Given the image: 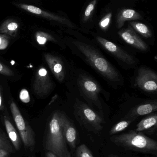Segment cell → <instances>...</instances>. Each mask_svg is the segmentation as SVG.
Listing matches in <instances>:
<instances>
[{
    "label": "cell",
    "mask_w": 157,
    "mask_h": 157,
    "mask_svg": "<svg viewBox=\"0 0 157 157\" xmlns=\"http://www.w3.org/2000/svg\"><path fill=\"white\" fill-rule=\"evenodd\" d=\"M64 44L71 53L80 58L115 89L123 86L124 77L104 56L95 42L84 34L73 29H65Z\"/></svg>",
    "instance_id": "cell-1"
},
{
    "label": "cell",
    "mask_w": 157,
    "mask_h": 157,
    "mask_svg": "<svg viewBox=\"0 0 157 157\" xmlns=\"http://www.w3.org/2000/svg\"><path fill=\"white\" fill-rule=\"evenodd\" d=\"M71 84L75 85L74 87H76L80 95L89 106L96 107L99 111L102 112L101 95L102 94L105 98H108L110 94L93 77L83 70L75 68L71 81Z\"/></svg>",
    "instance_id": "cell-2"
},
{
    "label": "cell",
    "mask_w": 157,
    "mask_h": 157,
    "mask_svg": "<svg viewBox=\"0 0 157 157\" xmlns=\"http://www.w3.org/2000/svg\"><path fill=\"white\" fill-rule=\"evenodd\" d=\"M61 111H55L50 117L45 142L46 150L57 157H73L68 148L63 129V117Z\"/></svg>",
    "instance_id": "cell-3"
},
{
    "label": "cell",
    "mask_w": 157,
    "mask_h": 157,
    "mask_svg": "<svg viewBox=\"0 0 157 157\" xmlns=\"http://www.w3.org/2000/svg\"><path fill=\"white\" fill-rule=\"evenodd\" d=\"M110 140L126 150L157 156V141L141 132L129 130L126 133L112 136Z\"/></svg>",
    "instance_id": "cell-4"
},
{
    "label": "cell",
    "mask_w": 157,
    "mask_h": 157,
    "mask_svg": "<svg viewBox=\"0 0 157 157\" xmlns=\"http://www.w3.org/2000/svg\"><path fill=\"white\" fill-rule=\"evenodd\" d=\"M73 108L75 118L86 130L98 134L103 129L104 120L102 117L86 102L76 98Z\"/></svg>",
    "instance_id": "cell-5"
},
{
    "label": "cell",
    "mask_w": 157,
    "mask_h": 157,
    "mask_svg": "<svg viewBox=\"0 0 157 157\" xmlns=\"http://www.w3.org/2000/svg\"><path fill=\"white\" fill-rule=\"evenodd\" d=\"M90 34L94 39V42L104 50L112 55L124 68L128 69L136 67L139 60L136 57L132 56L113 42L100 36L96 33L91 32Z\"/></svg>",
    "instance_id": "cell-6"
},
{
    "label": "cell",
    "mask_w": 157,
    "mask_h": 157,
    "mask_svg": "<svg viewBox=\"0 0 157 157\" xmlns=\"http://www.w3.org/2000/svg\"><path fill=\"white\" fill-rule=\"evenodd\" d=\"M13 117L25 147L33 149L36 143L35 134L30 125L24 118L17 105L12 101L10 105Z\"/></svg>",
    "instance_id": "cell-7"
},
{
    "label": "cell",
    "mask_w": 157,
    "mask_h": 157,
    "mask_svg": "<svg viewBox=\"0 0 157 157\" xmlns=\"http://www.w3.org/2000/svg\"><path fill=\"white\" fill-rule=\"evenodd\" d=\"M135 86L145 92L157 93V73L147 67L141 66L137 71Z\"/></svg>",
    "instance_id": "cell-8"
},
{
    "label": "cell",
    "mask_w": 157,
    "mask_h": 157,
    "mask_svg": "<svg viewBox=\"0 0 157 157\" xmlns=\"http://www.w3.org/2000/svg\"><path fill=\"white\" fill-rule=\"evenodd\" d=\"M45 58L49 68L59 82L71 81L75 70L73 66L69 67L63 59L57 56L47 54Z\"/></svg>",
    "instance_id": "cell-9"
},
{
    "label": "cell",
    "mask_w": 157,
    "mask_h": 157,
    "mask_svg": "<svg viewBox=\"0 0 157 157\" xmlns=\"http://www.w3.org/2000/svg\"><path fill=\"white\" fill-rule=\"evenodd\" d=\"M117 5L114 3L108 4L102 10L100 16L96 19L94 27L99 33L97 34L100 36L109 33L113 24L115 26V16L118 7L116 8Z\"/></svg>",
    "instance_id": "cell-10"
},
{
    "label": "cell",
    "mask_w": 157,
    "mask_h": 157,
    "mask_svg": "<svg viewBox=\"0 0 157 157\" xmlns=\"http://www.w3.org/2000/svg\"><path fill=\"white\" fill-rule=\"evenodd\" d=\"M98 1L93 0L85 4L80 13L79 27L83 34H90L95 26Z\"/></svg>",
    "instance_id": "cell-11"
},
{
    "label": "cell",
    "mask_w": 157,
    "mask_h": 157,
    "mask_svg": "<svg viewBox=\"0 0 157 157\" xmlns=\"http://www.w3.org/2000/svg\"><path fill=\"white\" fill-rule=\"evenodd\" d=\"M117 35L124 43L138 51L146 52L149 49L147 44L128 25L118 30Z\"/></svg>",
    "instance_id": "cell-12"
},
{
    "label": "cell",
    "mask_w": 157,
    "mask_h": 157,
    "mask_svg": "<svg viewBox=\"0 0 157 157\" xmlns=\"http://www.w3.org/2000/svg\"><path fill=\"white\" fill-rule=\"evenodd\" d=\"M19 6L21 9L27 11L31 13L36 14V15H42L44 17L48 18L49 20L59 23L66 28L73 29V30H77L80 32L81 31L80 27L76 25L73 22L71 21L68 17H62L58 15L51 14V13L43 11L39 8L32 5L21 4L19 5Z\"/></svg>",
    "instance_id": "cell-13"
},
{
    "label": "cell",
    "mask_w": 157,
    "mask_h": 157,
    "mask_svg": "<svg viewBox=\"0 0 157 157\" xmlns=\"http://www.w3.org/2000/svg\"><path fill=\"white\" fill-rule=\"evenodd\" d=\"M144 19L142 14L131 8H120L118 6L115 16V26L119 30L124 26L126 22L141 21Z\"/></svg>",
    "instance_id": "cell-14"
},
{
    "label": "cell",
    "mask_w": 157,
    "mask_h": 157,
    "mask_svg": "<svg viewBox=\"0 0 157 157\" xmlns=\"http://www.w3.org/2000/svg\"><path fill=\"white\" fill-rule=\"evenodd\" d=\"M157 111V100H149L132 108L123 119L134 121L140 117L148 115Z\"/></svg>",
    "instance_id": "cell-15"
},
{
    "label": "cell",
    "mask_w": 157,
    "mask_h": 157,
    "mask_svg": "<svg viewBox=\"0 0 157 157\" xmlns=\"http://www.w3.org/2000/svg\"><path fill=\"white\" fill-rule=\"evenodd\" d=\"M63 129L67 144L69 146L71 151L73 152L76 149L78 143V132L71 120L65 114L63 117Z\"/></svg>",
    "instance_id": "cell-16"
},
{
    "label": "cell",
    "mask_w": 157,
    "mask_h": 157,
    "mask_svg": "<svg viewBox=\"0 0 157 157\" xmlns=\"http://www.w3.org/2000/svg\"><path fill=\"white\" fill-rule=\"evenodd\" d=\"M52 86L47 71L44 68H41L37 73L35 83V91L38 95H45L51 90Z\"/></svg>",
    "instance_id": "cell-17"
},
{
    "label": "cell",
    "mask_w": 157,
    "mask_h": 157,
    "mask_svg": "<svg viewBox=\"0 0 157 157\" xmlns=\"http://www.w3.org/2000/svg\"><path fill=\"white\" fill-rule=\"evenodd\" d=\"M157 129V114L152 113L146 116L137 124L135 131L151 134L154 133Z\"/></svg>",
    "instance_id": "cell-18"
},
{
    "label": "cell",
    "mask_w": 157,
    "mask_h": 157,
    "mask_svg": "<svg viewBox=\"0 0 157 157\" xmlns=\"http://www.w3.org/2000/svg\"><path fill=\"white\" fill-rule=\"evenodd\" d=\"M3 121L6 132L10 140L12 143L14 148L17 150H19L21 147V139L20 135L18 134L17 130L7 116L4 115L3 116Z\"/></svg>",
    "instance_id": "cell-19"
},
{
    "label": "cell",
    "mask_w": 157,
    "mask_h": 157,
    "mask_svg": "<svg viewBox=\"0 0 157 157\" xmlns=\"http://www.w3.org/2000/svg\"><path fill=\"white\" fill-rule=\"evenodd\" d=\"M128 25L137 34L147 39H151L153 37V33L149 26L144 23L139 21L128 22Z\"/></svg>",
    "instance_id": "cell-20"
},
{
    "label": "cell",
    "mask_w": 157,
    "mask_h": 157,
    "mask_svg": "<svg viewBox=\"0 0 157 157\" xmlns=\"http://www.w3.org/2000/svg\"><path fill=\"white\" fill-rule=\"evenodd\" d=\"M133 122L130 120H123L120 121L118 123L112 127L109 132V135L111 136H114L117 133L124 130L128 126Z\"/></svg>",
    "instance_id": "cell-21"
},
{
    "label": "cell",
    "mask_w": 157,
    "mask_h": 157,
    "mask_svg": "<svg viewBox=\"0 0 157 157\" xmlns=\"http://www.w3.org/2000/svg\"><path fill=\"white\" fill-rule=\"evenodd\" d=\"M0 149L11 153L13 152V147L5 133L0 128Z\"/></svg>",
    "instance_id": "cell-22"
},
{
    "label": "cell",
    "mask_w": 157,
    "mask_h": 157,
    "mask_svg": "<svg viewBox=\"0 0 157 157\" xmlns=\"http://www.w3.org/2000/svg\"><path fill=\"white\" fill-rule=\"evenodd\" d=\"M74 157H94L91 151L85 144L78 146L75 150Z\"/></svg>",
    "instance_id": "cell-23"
},
{
    "label": "cell",
    "mask_w": 157,
    "mask_h": 157,
    "mask_svg": "<svg viewBox=\"0 0 157 157\" xmlns=\"http://www.w3.org/2000/svg\"><path fill=\"white\" fill-rule=\"evenodd\" d=\"M55 41V38L46 34L43 33V35H38L36 36V40L38 44L41 45H44L47 42L48 40Z\"/></svg>",
    "instance_id": "cell-24"
},
{
    "label": "cell",
    "mask_w": 157,
    "mask_h": 157,
    "mask_svg": "<svg viewBox=\"0 0 157 157\" xmlns=\"http://www.w3.org/2000/svg\"><path fill=\"white\" fill-rule=\"evenodd\" d=\"M20 100L23 102L28 103L31 101L29 92L26 89H24L21 90L20 94Z\"/></svg>",
    "instance_id": "cell-25"
},
{
    "label": "cell",
    "mask_w": 157,
    "mask_h": 157,
    "mask_svg": "<svg viewBox=\"0 0 157 157\" xmlns=\"http://www.w3.org/2000/svg\"><path fill=\"white\" fill-rule=\"evenodd\" d=\"M0 73L8 76L13 75V71L1 63H0Z\"/></svg>",
    "instance_id": "cell-26"
},
{
    "label": "cell",
    "mask_w": 157,
    "mask_h": 157,
    "mask_svg": "<svg viewBox=\"0 0 157 157\" xmlns=\"http://www.w3.org/2000/svg\"><path fill=\"white\" fill-rule=\"evenodd\" d=\"M8 42L5 38L0 36V49H4L8 46Z\"/></svg>",
    "instance_id": "cell-27"
},
{
    "label": "cell",
    "mask_w": 157,
    "mask_h": 157,
    "mask_svg": "<svg viewBox=\"0 0 157 157\" xmlns=\"http://www.w3.org/2000/svg\"><path fill=\"white\" fill-rule=\"evenodd\" d=\"M18 25L16 23L11 22L7 26L8 30L10 31H13L16 30L18 28Z\"/></svg>",
    "instance_id": "cell-28"
},
{
    "label": "cell",
    "mask_w": 157,
    "mask_h": 157,
    "mask_svg": "<svg viewBox=\"0 0 157 157\" xmlns=\"http://www.w3.org/2000/svg\"><path fill=\"white\" fill-rule=\"evenodd\" d=\"M11 153L4 150L0 149V157H9Z\"/></svg>",
    "instance_id": "cell-29"
},
{
    "label": "cell",
    "mask_w": 157,
    "mask_h": 157,
    "mask_svg": "<svg viewBox=\"0 0 157 157\" xmlns=\"http://www.w3.org/2000/svg\"><path fill=\"white\" fill-rule=\"evenodd\" d=\"M3 105H2V97L1 94L0 93V111L3 109Z\"/></svg>",
    "instance_id": "cell-30"
},
{
    "label": "cell",
    "mask_w": 157,
    "mask_h": 157,
    "mask_svg": "<svg viewBox=\"0 0 157 157\" xmlns=\"http://www.w3.org/2000/svg\"><path fill=\"white\" fill-rule=\"evenodd\" d=\"M46 157H57L51 152L48 151L46 154Z\"/></svg>",
    "instance_id": "cell-31"
},
{
    "label": "cell",
    "mask_w": 157,
    "mask_h": 157,
    "mask_svg": "<svg viewBox=\"0 0 157 157\" xmlns=\"http://www.w3.org/2000/svg\"><path fill=\"white\" fill-rule=\"evenodd\" d=\"M108 157H120L118 155H116V154H111L108 155Z\"/></svg>",
    "instance_id": "cell-32"
},
{
    "label": "cell",
    "mask_w": 157,
    "mask_h": 157,
    "mask_svg": "<svg viewBox=\"0 0 157 157\" xmlns=\"http://www.w3.org/2000/svg\"><path fill=\"white\" fill-rule=\"evenodd\" d=\"M157 157V156H153V157Z\"/></svg>",
    "instance_id": "cell-33"
}]
</instances>
